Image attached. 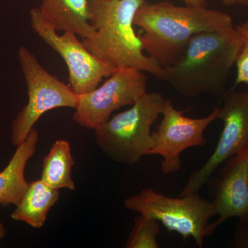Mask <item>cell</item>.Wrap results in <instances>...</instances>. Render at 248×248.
Returning <instances> with one entry per match:
<instances>
[{"label":"cell","instance_id":"12","mask_svg":"<svg viewBox=\"0 0 248 248\" xmlns=\"http://www.w3.org/2000/svg\"><path fill=\"white\" fill-rule=\"evenodd\" d=\"M39 132L34 127L25 141L16 147L9 164L0 172V205L4 208L17 206L24 197L29 183L25 178V170L29 160L35 154Z\"/></svg>","mask_w":248,"mask_h":248},{"label":"cell","instance_id":"5","mask_svg":"<svg viewBox=\"0 0 248 248\" xmlns=\"http://www.w3.org/2000/svg\"><path fill=\"white\" fill-rule=\"evenodd\" d=\"M124 207L155 218L169 232L180 234L184 241L192 238L201 248L203 246L209 221L217 216L211 201L202 198L199 192L172 198L148 187L127 198Z\"/></svg>","mask_w":248,"mask_h":248},{"label":"cell","instance_id":"20","mask_svg":"<svg viewBox=\"0 0 248 248\" xmlns=\"http://www.w3.org/2000/svg\"><path fill=\"white\" fill-rule=\"evenodd\" d=\"M221 2L226 6H248V0H221Z\"/></svg>","mask_w":248,"mask_h":248},{"label":"cell","instance_id":"10","mask_svg":"<svg viewBox=\"0 0 248 248\" xmlns=\"http://www.w3.org/2000/svg\"><path fill=\"white\" fill-rule=\"evenodd\" d=\"M223 95L218 115L223 130L216 148L202 167L191 172L180 196L200 192L215 170L248 143V90L236 91L232 88Z\"/></svg>","mask_w":248,"mask_h":248},{"label":"cell","instance_id":"7","mask_svg":"<svg viewBox=\"0 0 248 248\" xmlns=\"http://www.w3.org/2000/svg\"><path fill=\"white\" fill-rule=\"evenodd\" d=\"M31 25L36 35L58 53L66 63L69 86L78 95L91 92L101 81L117 71L96 58L80 42L75 32L65 31L60 35L41 15L38 8L30 11Z\"/></svg>","mask_w":248,"mask_h":248},{"label":"cell","instance_id":"19","mask_svg":"<svg viewBox=\"0 0 248 248\" xmlns=\"http://www.w3.org/2000/svg\"><path fill=\"white\" fill-rule=\"evenodd\" d=\"M183 1L185 3L186 6L208 7L206 0H183Z\"/></svg>","mask_w":248,"mask_h":248},{"label":"cell","instance_id":"8","mask_svg":"<svg viewBox=\"0 0 248 248\" xmlns=\"http://www.w3.org/2000/svg\"><path fill=\"white\" fill-rule=\"evenodd\" d=\"M219 107L202 118H190L174 108L172 102L166 99L161 115L162 120L153 132V143L147 155H159L162 157L163 174H174L181 170V155L192 147H203L208 143L204 137L205 130L214 121L218 119Z\"/></svg>","mask_w":248,"mask_h":248},{"label":"cell","instance_id":"1","mask_svg":"<svg viewBox=\"0 0 248 248\" xmlns=\"http://www.w3.org/2000/svg\"><path fill=\"white\" fill-rule=\"evenodd\" d=\"M144 51L163 68L172 65L181 56L193 36L205 31L234 27L227 13L202 6H179L169 1H145L134 18Z\"/></svg>","mask_w":248,"mask_h":248},{"label":"cell","instance_id":"17","mask_svg":"<svg viewBox=\"0 0 248 248\" xmlns=\"http://www.w3.org/2000/svg\"><path fill=\"white\" fill-rule=\"evenodd\" d=\"M235 29L239 34L241 46L235 64L236 76L233 89L240 84H248V20L241 23Z\"/></svg>","mask_w":248,"mask_h":248},{"label":"cell","instance_id":"18","mask_svg":"<svg viewBox=\"0 0 248 248\" xmlns=\"http://www.w3.org/2000/svg\"><path fill=\"white\" fill-rule=\"evenodd\" d=\"M227 247L248 248V217L239 218Z\"/></svg>","mask_w":248,"mask_h":248},{"label":"cell","instance_id":"9","mask_svg":"<svg viewBox=\"0 0 248 248\" xmlns=\"http://www.w3.org/2000/svg\"><path fill=\"white\" fill-rule=\"evenodd\" d=\"M146 73L133 68L114 72L104 84L79 95L73 120L84 128L94 130L107 122L112 112L131 107L147 93Z\"/></svg>","mask_w":248,"mask_h":248},{"label":"cell","instance_id":"15","mask_svg":"<svg viewBox=\"0 0 248 248\" xmlns=\"http://www.w3.org/2000/svg\"><path fill=\"white\" fill-rule=\"evenodd\" d=\"M74 164L70 142L57 140L43 159L41 179L57 190L66 188L75 191L76 184L72 177Z\"/></svg>","mask_w":248,"mask_h":248},{"label":"cell","instance_id":"6","mask_svg":"<svg viewBox=\"0 0 248 248\" xmlns=\"http://www.w3.org/2000/svg\"><path fill=\"white\" fill-rule=\"evenodd\" d=\"M17 58L27 84L28 102L11 125V141L16 147L25 141L46 112L58 108L76 109L79 101L71 86L48 73L27 47L19 48Z\"/></svg>","mask_w":248,"mask_h":248},{"label":"cell","instance_id":"4","mask_svg":"<svg viewBox=\"0 0 248 248\" xmlns=\"http://www.w3.org/2000/svg\"><path fill=\"white\" fill-rule=\"evenodd\" d=\"M166 100L161 93L147 92L128 110L110 117L94 130L99 149L118 164L138 163L153 146L152 126Z\"/></svg>","mask_w":248,"mask_h":248},{"label":"cell","instance_id":"11","mask_svg":"<svg viewBox=\"0 0 248 248\" xmlns=\"http://www.w3.org/2000/svg\"><path fill=\"white\" fill-rule=\"evenodd\" d=\"M206 184L218 218L209 223L205 237L230 218L248 217V143L227 160L218 175L210 177Z\"/></svg>","mask_w":248,"mask_h":248},{"label":"cell","instance_id":"13","mask_svg":"<svg viewBox=\"0 0 248 248\" xmlns=\"http://www.w3.org/2000/svg\"><path fill=\"white\" fill-rule=\"evenodd\" d=\"M38 9L58 32L71 31L89 39L95 32L89 20V0H41Z\"/></svg>","mask_w":248,"mask_h":248},{"label":"cell","instance_id":"3","mask_svg":"<svg viewBox=\"0 0 248 248\" xmlns=\"http://www.w3.org/2000/svg\"><path fill=\"white\" fill-rule=\"evenodd\" d=\"M146 0H89V20L95 32L83 43L96 58L116 70L133 68L163 80L164 68L144 53L134 18Z\"/></svg>","mask_w":248,"mask_h":248},{"label":"cell","instance_id":"14","mask_svg":"<svg viewBox=\"0 0 248 248\" xmlns=\"http://www.w3.org/2000/svg\"><path fill=\"white\" fill-rule=\"evenodd\" d=\"M59 199V190L50 187L42 179L29 183L22 200L11 214V218L35 229H41L45 226L49 211Z\"/></svg>","mask_w":248,"mask_h":248},{"label":"cell","instance_id":"2","mask_svg":"<svg viewBox=\"0 0 248 248\" xmlns=\"http://www.w3.org/2000/svg\"><path fill=\"white\" fill-rule=\"evenodd\" d=\"M241 46L235 27L197 33L177 61L164 68L163 80L183 97H219L226 93L227 81Z\"/></svg>","mask_w":248,"mask_h":248},{"label":"cell","instance_id":"16","mask_svg":"<svg viewBox=\"0 0 248 248\" xmlns=\"http://www.w3.org/2000/svg\"><path fill=\"white\" fill-rule=\"evenodd\" d=\"M159 222L150 217L140 215L134 221L129 235L126 248H159L157 237L160 234Z\"/></svg>","mask_w":248,"mask_h":248},{"label":"cell","instance_id":"21","mask_svg":"<svg viewBox=\"0 0 248 248\" xmlns=\"http://www.w3.org/2000/svg\"><path fill=\"white\" fill-rule=\"evenodd\" d=\"M6 229L4 225L1 222H0V240L4 239L6 235Z\"/></svg>","mask_w":248,"mask_h":248}]
</instances>
